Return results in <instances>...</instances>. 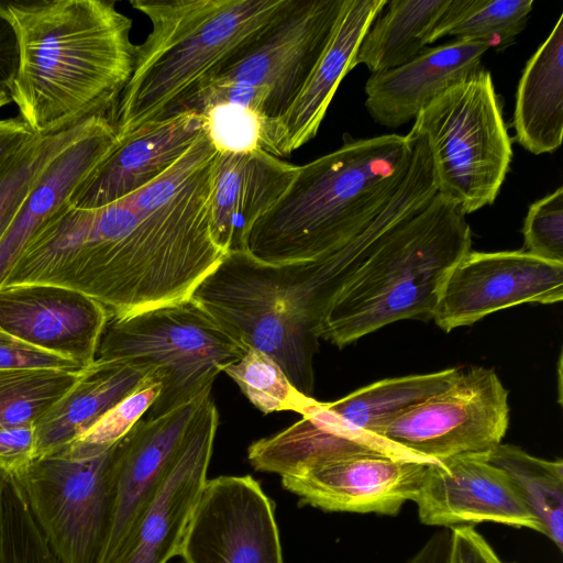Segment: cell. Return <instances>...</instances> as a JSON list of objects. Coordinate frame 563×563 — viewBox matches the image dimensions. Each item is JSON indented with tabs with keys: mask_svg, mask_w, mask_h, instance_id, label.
Returning <instances> with one entry per match:
<instances>
[{
	"mask_svg": "<svg viewBox=\"0 0 563 563\" xmlns=\"http://www.w3.org/2000/svg\"><path fill=\"white\" fill-rule=\"evenodd\" d=\"M217 150L203 132L167 170L107 205L70 289L123 318L190 298L225 255L209 223Z\"/></svg>",
	"mask_w": 563,
	"mask_h": 563,
	"instance_id": "6da1fadb",
	"label": "cell"
},
{
	"mask_svg": "<svg viewBox=\"0 0 563 563\" xmlns=\"http://www.w3.org/2000/svg\"><path fill=\"white\" fill-rule=\"evenodd\" d=\"M19 36L9 90L36 136L114 113L134 66L132 21L113 1L5 3Z\"/></svg>",
	"mask_w": 563,
	"mask_h": 563,
	"instance_id": "7a4b0ae2",
	"label": "cell"
},
{
	"mask_svg": "<svg viewBox=\"0 0 563 563\" xmlns=\"http://www.w3.org/2000/svg\"><path fill=\"white\" fill-rule=\"evenodd\" d=\"M412 137L344 139L302 166L284 195L252 225L246 253L271 265L309 261L358 235L405 179Z\"/></svg>",
	"mask_w": 563,
	"mask_h": 563,
	"instance_id": "3957f363",
	"label": "cell"
},
{
	"mask_svg": "<svg viewBox=\"0 0 563 563\" xmlns=\"http://www.w3.org/2000/svg\"><path fill=\"white\" fill-rule=\"evenodd\" d=\"M287 0H130L151 31L135 45L134 66L114 125L122 137L181 112L183 106L243 52Z\"/></svg>",
	"mask_w": 563,
	"mask_h": 563,
	"instance_id": "277c9868",
	"label": "cell"
},
{
	"mask_svg": "<svg viewBox=\"0 0 563 563\" xmlns=\"http://www.w3.org/2000/svg\"><path fill=\"white\" fill-rule=\"evenodd\" d=\"M335 296L319 258L271 265L229 253L190 298L243 345L274 358L294 387L312 397L319 330Z\"/></svg>",
	"mask_w": 563,
	"mask_h": 563,
	"instance_id": "5b68a950",
	"label": "cell"
},
{
	"mask_svg": "<svg viewBox=\"0 0 563 563\" xmlns=\"http://www.w3.org/2000/svg\"><path fill=\"white\" fill-rule=\"evenodd\" d=\"M471 245L466 214L437 194L341 289L322 319L320 339L343 347L400 320H432L446 277Z\"/></svg>",
	"mask_w": 563,
	"mask_h": 563,
	"instance_id": "8992f818",
	"label": "cell"
},
{
	"mask_svg": "<svg viewBox=\"0 0 563 563\" xmlns=\"http://www.w3.org/2000/svg\"><path fill=\"white\" fill-rule=\"evenodd\" d=\"M246 351L188 298L123 318L109 317L96 360H122L156 371L162 389L143 417L155 419L209 395L219 373Z\"/></svg>",
	"mask_w": 563,
	"mask_h": 563,
	"instance_id": "52a82bcc",
	"label": "cell"
},
{
	"mask_svg": "<svg viewBox=\"0 0 563 563\" xmlns=\"http://www.w3.org/2000/svg\"><path fill=\"white\" fill-rule=\"evenodd\" d=\"M409 133L426 139L437 194L465 214L494 203L509 172L512 141L488 70L482 66L441 92Z\"/></svg>",
	"mask_w": 563,
	"mask_h": 563,
	"instance_id": "ba28073f",
	"label": "cell"
},
{
	"mask_svg": "<svg viewBox=\"0 0 563 563\" xmlns=\"http://www.w3.org/2000/svg\"><path fill=\"white\" fill-rule=\"evenodd\" d=\"M345 0H287L260 35L187 102L201 112L217 103L250 108L280 119L325 49Z\"/></svg>",
	"mask_w": 563,
	"mask_h": 563,
	"instance_id": "9c48e42d",
	"label": "cell"
},
{
	"mask_svg": "<svg viewBox=\"0 0 563 563\" xmlns=\"http://www.w3.org/2000/svg\"><path fill=\"white\" fill-rule=\"evenodd\" d=\"M117 443L88 459L35 457L12 474L60 563L100 561L117 496Z\"/></svg>",
	"mask_w": 563,
	"mask_h": 563,
	"instance_id": "30bf717a",
	"label": "cell"
},
{
	"mask_svg": "<svg viewBox=\"0 0 563 563\" xmlns=\"http://www.w3.org/2000/svg\"><path fill=\"white\" fill-rule=\"evenodd\" d=\"M508 390L492 368L471 367L445 390L391 420L379 437L421 459L440 462L486 455L509 424Z\"/></svg>",
	"mask_w": 563,
	"mask_h": 563,
	"instance_id": "8fae6325",
	"label": "cell"
},
{
	"mask_svg": "<svg viewBox=\"0 0 563 563\" xmlns=\"http://www.w3.org/2000/svg\"><path fill=\"white\" fill-rule=\"evenodd\" d=\"M219 415L207 396L170 467L104 563H168L179 555L207 482Z\"/></svg>",
	"mask_w": 563,
	"mask_h": 563,
	"instance_id": "7c38bea8",
	"label": "cell"
},
{
	"mask_svg": "<svg viewBox=\"0 0 563 563\" xmlns=\"http://www.w3.org/2000/svg\"><path fill=\"white\" fill-rule=\"evenodd\" d=\"M179 555L185 563H284L274 505L260 483L207 479Z\"/></svg>",
	"mask_w": 563,
	"mask_h": 563,
	"instance_id": "4fadbf2b",
	"label": "cell"
},
{
	"mask_svg": "<svg viewBox=\"0 0 563 563\" xmlns=\"http://www.w3.org/2000/svg\"><path fill=\"white\" fill-rule=\"evenodd\" d=\"M562 299L563 263L523 250H471L446 277L432 320L450 332L505 308L551 305Z\"/></svg>",
	"mask_w": 563,
	"mask_h": 563,
	"instance_id": "5bb4252c",
	"label": "cell"
},
{
	"mask_svg": "<svg viewBox=\"0 0 563 563\" xmlns=\"http://www.w3.org/2000/svg\"><path fill=\"white\" fill-rule=\"evenodd\" d=\"M432 462L384 453H358L282 475L283 486L325 511L396 515L415 501Z\"/></svg>",
	"mask_w": 563,
	"mask_h": 563,
	"instance_id": "9a60e30c",
	"label": "cell"
},
{
	"mask_svg": "<svg viewBox=\"0 0 563 563\" xmlns=\"http://www.w3.org/2000/svg\"><path fill=\"white\" fill-rule=\"evenodd\" d=\"M415 503L420 522L427 526L495 522L541 533L510 477L484 455L429 464Z\"/></svg>",
	"mask_w": 563,
	"mask_h": 563,
	"instance_id": "2e32d148",
	"label": "cell"
},
{
	"mask_svg": "<svg viewBox=\"0 0 563 563\" xmlns=\"http://www.w3.org/2000/svg\"><path fill=\"white\" fill-rule=\"evenodd\" d=\"M104 307L77 290L49 284L0 288V328L42 351L92 364L109 319Z\"/></svg>",
	"mask_w": 563,
	"mask_h": 563,
	"instance_id": "e0dca14e",
	"label": "cell"
},
{
	"mask_svg": "<svg viewBox=\"0 0 563 563\" xmlns=\"http://www.w3.org/2000/svg\"><path fill=\"white\" fill-rule=\"evenodd\" d=\"M205 130L201 113L185 111L119 137L68 202L79 209H96L131 195L174 165Z\"/></svg>",
	"mask_w": 563,
	"mask_h": 563,
	"instance_id": "ac0fdd59",
	"label": "cell"
},
{
	"mask_svg": "<svg viewBox=\"0 0 563 563\" xmlns=\"http://www.w3.org/2000/svg\"><path fill=\"white\" fill-rule=\"evenodd\" d=\"M386 4V0H345L332 36L301 92L280 119L266 123L262 151L280 158L317 135L340 82L355 67L364 35Z\"/></svg>",
	"mask_w": 563,
	"mask_h": 563,
	"instance_id": "d6986e66",
	"label": "cell"
},
{
	"mask_svg": "<svg viewBox=\"0 0 563 563\" xmlns=\"http://www.w3.org/2000/svg\"><path fill=\"white\" fill-rule=\"evenodd\" d=\"M298 166L264 151L219 153L209 194L212 239L224 253H246L255 221L287 190Z\"/></svg>",
	"mask_w": 563,
	"mask_h": 563,
	"instance_id": "ffe728a7",
	"label": "cell"
},
{
	"mask_svg": "<svg viewBox=\"0 0 563 563\" xmlns=\"http://www.w3.org/2000/svg\"><path fill=\"white\" fill-rule=\"evenodd\" d=\"M210 395V394H209ZM206 395L155 419H141L117 443V496L99 563L113 553L176 459Z\"/></svg>",
	"mask_w": 563,
	"mask_h": 563,
	"instance_id": "44dd1931",
	"label": "cell"
},
{
	"mask_svg": "<svg viewBox=\"0 0 563 563\" xmlns=\"http://www.w3.org/2000/svg\"><path fill=\"white\" fill-rule=\"evenodd\" d=\"M486 42L455 40L426 47L411 60L373 73L365 84V107L379 125L396 129L411 120L445 89L482 67Z\"/></svg>",
	"mask_w": 563,
	"mask_h": 563,
	"instance_id": "7402d4cb",
	"label": "cell"
},
{
	"mask_svg": "<svg viewBox=\"0 0 563 563\" xmlns=\"http://www.w3.org/2000/svg\"><path fill=\"white\" fill-rule=\"evenodd\" d=\"M118 143L115 125L104 119L47 165L0 240V288L36 233Z\"/></svg>",
	"mask_w": 563,
	"mask_h": 563,
	"instance_id": "603a6c76",
	"label": "cell"
},
{
	"mask_svg": "<svg viewBox=\"0 0 563 563\" xmlns=\"http://www.w3.org/2000/svg\"><path fill=\"white\" fill-rule=\"evenodd\" d=\"M301 416L283 431L250 445L247 457L255 470L282 476L319 462L369 452L435 463L349 427L325 402L314 400Z\"/></svg>",
	"mask_w": 563,
	"mask_h": 563,
	"instance_id": "cb8c5ba5",
	"label": "cell"
},
{
	"mask_svg": "<svg viewBox=\"0 0 563 563\" xmlns=\"http://www.w3.org/2000/svg\"><path fill=\"white\" fill-rule=\"evenodd\" d=\"M154 372L122 360H96L82 368L73 387L35 424V457L63 452Z\"/></svg>",
	"mask_w": 563,
	"mask_h": 563,
	"instance_id": "d4e9b609",
	"label": "cell"
},
{
	"mask_svg": "<svg viewBox=\"0 0 563 563\" xmlns=\"http://www.w3.org/2000/svg\"><path fill=\"white\" fill-rule=\"evenodd\" d=\"M512 126L525 150L553 153L563 136V15L528 59L516 91Z\"/></svg>",
	"mask_w": 563,
	"mask_h": 563,
	"instance_id": "484cf974",
	"label": "cell"
},
{
	"mask_svg": "<svg viewBox=\"0 0 563 563\" xmlns=\"http://www.w3.org/2000/svg\"><path fill=\"white\" fill-rule=\"evenodd\" d=\"M450 0H390L364 35L355 55V66L363 64L371 73L400 66L428 44L443 18Z\"/></svg>",
	"mask_w": 563,
	"mask_h": 563,
	"instance_id": "4316f807",
	"label": "cell"
},
{
	"mask_svg": "<svg viewBox=\"0 0 563 563\" xmlns=\"http://www.w3.org/2000/svg\"><path fill=\"white\" fill-rule=\"evenodd\" d=\"M462 374L457 367L374 382L325 406L349 427L379 437L396 417L449 388ZM380 438V437H379Z\"/></svg>",
	"mask_w": 563,
	"mask_h": 563,
	"instance_id": "83f0119b",
	"label": "cell"
},
{
	"mask_svg": "<svg viewBox=\"0 0 563 563\" xmlns=\"http://www.w3.org/2000/svg\"><path fill=\"white\" fill-rule=\"evenodd\" d=\"M485 460L503 470L560 552L563 551V461L533 456L512 444L497 445Z\"/></svg>",
	"mask_w": 563,
	"mask_h": 563,
	"instance_id": "f1b7e54d",
	"label": "cell"
},
{
	"mask_svg": "<svg viewBox=\"0 0 563 563\" xmlns=\"http://www.w3.org/2000/svg\"><path fill=\"white\" fill-rule=\"evenodd\" d=\"M106 117H91L60 131L34 136L0 167V240L47 165Z\"/></svg>",
	"mask_w": 563,
	"mask_h": 563,
	"instance_id": "f546056e",
	"label": "cell"
},
{
	"mask_svg": "<svg viewBox=\"0 0 563 563\" xmlns=\"http://www.w3.org/2000/svg\"><path fill=\"white\" fill-rule=\"evenodd\" d=\"M532 5V0H450L434 41L453 35L503 49L525 29Z\"/></svg>",
	"mask_w": 563,
	"mask_h": 563,
	"instance_id": "4dcf8cb0",
	"label": "cell"
},
{
	"mask_svg": "<svg viewBox=\"0 0 563 563\" xmlns=\"http://www.w3.org/2000/svg\"><path fill=\"white\" fill-rule=\"evenodd\" d=\"M80 372L49 367L0 369V427L36 424L73 387Z\"/></svg>",
	"mask_w": 563,
	"mask_h": 563,
	"instance_id": "1f68e13d",
	"label": "cell"
},
{
	"mask_svg": "<svg viewBox=\"0 0 563 563\" xmlns=\"http://www.w3.org/2000/svg\"><path fill=\"white\" fill-rule=\"evenodd\" d=\"M223 372L263 413H302L316 399L299 393L279 364L266 353L247 347L245 354Z\"/></svg>",
	"mask_w": 563,
	"mask_h": 563,
	"instance_id": "d6a6232c",
	"label": "cell"
},
{
	"mask_svg": "<svg viewBox=\"0 0 563 563\" xmlns=\"http://www.w3.org/2000/svg\"><path fill=\"white\" fill-rule=\"evenodd\" d=\"M161 389L162 385L155 371L141 387L115 405L87 432L55 456L79 460L104 453L145 416Z\"/></svg>",
	"mask_w": 563,
	"mask_h": 563,
	"instance_id": "836d02e7",
	"label": "cell"
},
{
	"mask_svg": "<svg viewBox=\"0 0 563 563\" xmlns=\"http://www.w3.org/2000/svg\"><path fill=\"white\" fill-rule=\"evenodd\" d=\"M3 563H60L38 529L11 474L3 488Z\"/></svg>",
	"mask_w": 563,
	"mask_h": 563,
	"instance_id": "e575fe53",
	"label": "cell"
},
{
	"mask_svg": "<svg viewBox=\"0 0 563 563\" xmlns=\"http://www.w3.org/2000/svg\"><path fill=\"white\" fill-rule=\"evenodd\" d=\"M205 118L206 132L219 153L262 151L267 123L247 107L217 103L199 112Z\"/></svg>",
	"mask_w": 563,
	"mask_h": 563,
	"instance_id": "d590c367",
	"label": "cell"
},
{
	"mask_svg": "<svg viewBox=\"0 0 563 563\" xmlns=\"http://www.w3.org/2000/svg\"><path fill=\"white\" fill-rule=\"evenodd\" d=\"M523 251L563 263V188L533 202L522 227Z\"/></svg>",
	"mask_w": 563,
	"mask_h": 563,
	"instance_id": "8d00e7d4",
	"label": "cell"
},
{
	"mask_svg": "<svg viewBox=\"0 0 563 563\" xmlns=\"http://www.w3.org/2000/svg\"><path fill=\"white\" fill-rule=\"evenodd\" d=\"M20 367L82 369L76 362L36 349L0 328V369Z\"/></svg>",
	"mask_w": 563,
	"mask_h": 563,
	"instance_id": "74e56055",
	"label": "cell"
},
{
	"mask_svg": "<svg viewBox=\"0 0 563 563\" xmlns=\"http://www.w3.org/2000/svg\"><path fill=\"white\" fill-rule=\"evenodd\" d=\"M444 563H508L471 525L451 527Z\"/></svg>",
	"mask_w": 563,
	"mask_h": 563,
	"instance_id": "f35d334b",
	"label": "cell"
},
{
	"mask_svg": "<svg viewBox=\"0 0 563 563\" xmlns=\"http://www.w3.org/2000/svg\"><path fill=\"white\" fill-rule=\"evenodd\" d=\"M34 423L0 427V467L14 474L35 459Z\"/></svg>",
	"mask_w": 563,
	"mask_h": 563,
	"instance_id": "ab89813d",
	"label": "cell"
},
{
	"mask_svg": "<svg viewBox=\"0 0 563 563\" xmlns=\"http://www.w3.org/2000/svg\"><path fill=\"white\" fill-rule=\"evenodd\" d=\"M20 66V44L14 21L0 3V90H10Z\"/></svg>",
	"mask_w": 563,
	"mask_h": 563,
	"instance_id": "60d3db41",
	"label": "cell"
},
{
	"mask_svg": "<svg viewBox=\"0 0 563 563\" xmlns=\"http://www.w3.org/2000/svg\"><path fill=\"white\" fill-rule=\"evenodd\" d=\"M34 136L21 117L0 119V167Z\"/></svg>",
	"mask_w": 563,
	"mask_h": 563,
	"instance_id": "b9f144b4",
	"label": "cell"
},
{
	"mask_svg": "<svg viewBox=\"0 0 563 563\" xmlns=\"http://www.w3.org/2000/svg\"><path fill=\"white\" fill-rule=\"evenodd\" d=\"M8 476L9 473L0 467V563L4 561L3 488Z\"/></svg>",
	"mask_w": 563,
	"mask_h": 563,
	"instance_id": "7bdbcfd3",
	"label": "cell"
},
{
	"mask_svg": "<svg viewBox=\"0 0 563 563\" xmlns=\"http://www.w3.org/2000/svg\"><path fill=\"white\" fill-rule=\"evenodd\" d=\"M558 378H559V402L562 400V355L559 357L558 362Z\"/></svg>",
	"mask_w": 563,
	"mask_h": 563,
	"instance_id": "ee69618b",
	"label": "cell"
},
{
	"mask_svg": "<svg viewBox=\"0 0 563 563\" xmlns=\"http://www.w3.org/2000/svg\"><path fill=\"white\" fill-rule=\"evenodd\" d=\"M12 101L9 90H0V109Z\"/></svg>",
	"mask_w": 563,
	"mask_h": 563,
	"instance_id": "f6af8a7d",
	"label": "cell"
},
{
	"mask_svg": "<svg viewBox=\"0 0 563 563\" xmlns=\"http://www.w3.org/2000/svg\"><path fill=\"white\" fill-rule=\"evenodd\" d=\"M407 563H430L429 560H427L426 558H423L422 555H416L415 558H412L409 562Z\"/></svg>",
	"mask_w": 563,
	"mask_h": 563,
	"instance_id": "bcb514c9",
	"label": "cell"
}]
</instances>
